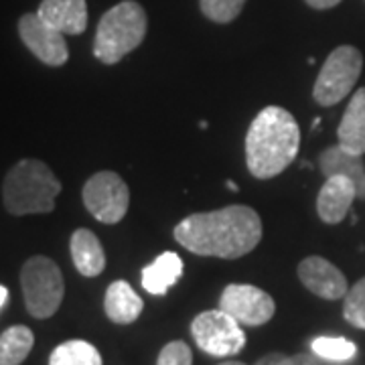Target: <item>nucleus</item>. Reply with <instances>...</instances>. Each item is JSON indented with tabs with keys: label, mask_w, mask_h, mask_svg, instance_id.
<instances>
[{
	"label": "nucleus",
	"mask_w": 365,
	"mask_h": 365,
	"mask_svg": "<svg viewBox=\"0 0 365 365\" xmlns=\"http://www.w3.org/2000/svg\"><path fill=\"white\" fill-rule=\"evenodd\" d=\"M37 14L63 35H81L88 29L86 0H43Z\"/></svg>",
	"instance_id": "ddd939ff"
},
{
	"label": "nucleus",
	"mask_w": 365,
	"mask_h": 365,
	"mask_svg": "<svg viewBox=\"0 0 365 365\" xmlns=\"http://www.w3.org/2000/svg\"><path fill=\"white\" fill-rule=\"evenodd\" d=\"M339 144L353 155H365V88L353 93L337 128Z\"/></svg>",
	"instance_id": "dca6fc26"
},
{
	"label": "nucleus",
	"mask_w": 365,
	"mask_h": 365,
	"mask_svg": "<svg viewBox=\"0 0 365 365\" xmlns=\"http://www.w3.org/2000/svg\"><path fill=\"white\" fill-rule=\"evenodd\" d=\"M357 199V189L347 177L331 175L325 177L317 197V213L325 223H339L347 217L353 201Z\"/></svg>",
	"instance_id": "f8f14e48"
},
{
	"label": "nucleus",
	"mask_w": 365,
	"mask_h": 365,
	"mask_svg": "<svg viewBox=\"0 0 365 365\" xmlns=\"http://www.w3.org/2000/svg\"><path fill=\"white\" fill-rule=\"evenodd\" d=\"M343 317L353 327L365 329V278H361L359 282H355L347 290L345 304H343Z\"/></svg>",
	"instance_id": "5701e85b"
},
{
	"label": "nucleus",
	"mask_w": 365,
	"mask_h": 365,
	"mask_svg": "<svg viewBox=\"0 0 365 365\" xmlns=\"http://www.w3.org/2000/svg\"><path fill=\"white\" fill-rule=\"evenodd\" d=\"M35 345L33 331L25 325L9 327L0 335V365H21Z\"/></svg>",
	"instance_id": "6ab92c4d"
},
{
	"label": "nucleus",
	"mask_w": 365,
	"mask_h": 365,
	"mask_svg": "<svg viewBox=\"0 0 365 365\" xmlns=\"http://www.w3.org/2000/svg\"><path fill=\"white\" fill-rule=\"evenodd\" d=\"M227 189H232V191H237V185L234 181H227Z\"/></svg>",
	"instance_id": "c85d7f7f"
},
{
	"label": "nucleus",
	"mask_w": 365,
	"mask_h": 365,
	"mask_svg": "<svg viewBox=\"0 0 365 365\" xmlns=\"http://www.w3.org/2000/svg\"><path fill=\"white\" fill-rule=\"evenodd\" d=\"M220 309L232 314L240 325H266L274 317V299L258 287L252 284H230L222 292Z\"/></svg>",
	"instance_id": "9d476101"
},
{
	"label": "nucleus",
	"mask_w": 365,
	"mask_h": 365,
	"mask_svg": "<svg viewBox=\"0 0 365 365\" xmlns=\"http://www.w3.org/2000/svg\"><path fill=\"white\" fill-rule=\"evenodd\" d=\"M191 333L197 347L213 357H232L246 347V333L242 325L222 309L195 317Z\"/></svg>",
	"instance_id": "6e6552de"
},
{
	"label": "nucleus",
	"mask_w": 365,
	"mask_h": 365,
	"mask_svg": "<svg viewBox=\"0 0 365 365\" xmlns=\"http://www.w3.org/2000/svg\"><path fill=\"white\" fill-rule=\"evenodd\" d=\"M19 35L25 47L45 66L61 67L69 59L66 35L47 25L37 13H26L19 19Z\"/></svg>",
	"instance_id": "1a4fd4ad"
},
{
	"label": "nucleus",
	"mask_w": 365,
	"mask_h": 365,
	"mask_svg": "<svg viewBox=\"0 0 365 365\" xmlns=\"http://www.w3.org/2000/svg\"><path fill=\"white\" fill-rule=\"evenodd\" d=\"M61 193V181L43 160L23 158L6 173L2 182V201L11 215L51 213Z\"/></svg>",
	"instance_id": "7ed1b4c3"
},
{
	"label": "nucleus",
	"mask_w": 365,
	"mask_h": 365,
	"mask_svg": "<svg viewBox=\"0 0 365 365\" xmlns=\"http://www.w3.org/2000/svg\"><path fill=\"white\" fill-rule=\"evenodd\" d=\"M143 299L134 292L126 280H116L106 290L104 311L108 319L118 325H130L143 313Z\"/></svg>",
	"instance_id": "f3484780"
},
{
	"label": "nucleus",
	"mask_w": 365,
	"mask_h": 365,
	"mask_svg": "<svg viewBox=\"0 0 365 365\" xmlns=\"http://www.w3.org/2000/svg\"><path fill=\"white\" fill-rule=\"evenodd\" d=\"M282 357H284L282 353H268V355H264L256 365H278L282 361Z\"/></svg>",
	"instance_id": "bb28decb"
},
{
	"label": "nucleus",
	"mask_w": 365,
	"mask_h": 365,
	"mask_svg": "<svg viewBox=\"0 0 365 365\" xmlns=\"http://www.w3.org/2000/svg\"><path fill=\"white\" fill-rule=\"evenodd\" d=\"M71 258L78 268V272L86 278H96L104 272L106 268V254L102 248V242L91 230L79 227L71 235L69 242Z\"/></svg>",
	"instance_id": "2eb2a0df"
},
{
	"label": "nucleus",
	"mask_w": 365,
	"mask_h": 365,
	"mask_svg": "<svg viewBox=\"0 0 365 365\" xmlns=\"http://www.w3.org/2000/svg\"><path fill=\"white\" fill-rule=\"evenodd\" d=\"M300 128L294 116L268 106L252 120L246 134V163L256 179H272L294 163L299 155Z\"/></svg>",
	"instance_id": "f03ea898"
},
{
	"label": "nucleus",
	"mask_w": 365,
	"mask_h": 365,
	"mask_svg": "<svg viewBox=\"0 0 365 365\" xmlns=\"http://www.w3.org/2000/svg\"><path fill=\"white\" fill-rule=\"evenodd\" d=\"M319 167L325 177H347L357 189V199H365V163L361 155H353L341 144L329 146L319 157Z\"/></svg>",
	"instance_id": "4468645a"
},
{
	"label": "nucleus",
	"mask_w": 365,
	"mask_h": 365,
	"mask_svg": "<svg viewBox=\"0 0 365 365\" xmlns=\"http://www.w3.org/2000/svg\"><path fill=\"white\" fill-rule=\"evenodd\" d=\"M157 365H193V353L187 343L182 341H170L158 353Z\"/></svg>",
	"instance_id": "b1692460"
},
{
	"label": "nucleus",
	"mask_w": 365,
	"mask_h": 365,
	"mask_svg": "<svg viewBox=\"0 0 365 365\" xmlns=\"http://www.w3.org/2000/svg\"><path fill=\"white\" fill-rule=\"evenodd\" d=\"M220 365H246V364H242V361H223V364Z\"/></svg>",
	"instance_id": "c756f323"
},
{
	"label": "nucleus",
	"mask_w": 365,
	"mask_h": 365,
	"mask_svg": "<svg viewBox=\"0 0 365 365\" xmlns=\"http://www.w3.org/2000/svg\"><path fill=\"white\" fill-rule=\"evenodd\" d=\"M311 9H317V11H327V9H333L337 6L341 0H304Z\"/></svg>",
	"instance_id": "a878e982"
},
{
	"label": "nucleus",
	"mask_w": 365,
	"mask_h": 365,
	"mask_svg": "<svg viewBox=\"0 0 365 365\" xmlns=\"http://www.w3.org/2000/svg\"><path fill=\"white\" fill-rule=\"evenodd\" d=\"M21 287L26 311L35 319H49L61 307L66 294L63 274L47 256H33L23 264Z\"/></svg>",
	"instance_id": "39448f33"
},
{
	"label": "nucleus",
	"mask_w": 365,
	"mask_h": 365,
	"mask_svg": "<svg viewBox=\"0 0 365 365\" xmlns=\"http://www.w3.org/2000/svg\"><path fill=\"white\" fill-rule=\"evenodd\" d=\"M364 69V57L351 45H341L327 57L313 88L317 104L335 106L355 88Z\"/></svg>",
	"instance_id": "423d86ee"
},
{
	"label": "nucleus",
	"mask_w": 365,
	"mask_h": 365,
	"mask_svg": "<svg viewBox=\"0 0 365 365\" xmlns=\"http://www.w3.org/2000/svg\"><path fill=\"white\" fill-rule=\"evenodd\" d=\"M246 0H199L201 13L213 23H232L244 11Z\"/></svg>",
	"instance_id": "4be33fe9"
},
{
	"label": "nucleus",
	"mask_w": 365,
	"mask_h": 365,
	"mask_svg": "<svg viewBox=\"0 0 365 365\" xmlns=\"http://www.w3.org/2000/svg\"><path fill=\"white\" fill-rule=\"evenodd\" d=\"M311 349L327 361H349L357 353L355 343L345 337H317L311 343Z\"/></svg>",
	"instance_id": "412c9836"
},
{
	"label": "nucleus",
	"mask_w": 365,
	"mask_h": 365,
	"mask_svg": "<svg viewBox=\"0 0 365 365\" xmlns=\"http://www.w3.org/2000/svg\"><path fill=\"white\" fill-rule=\"evenodd\" d=\"M49 365H102V355L88 341L71 339L53 349Z\"/></svg>",
	"instance_id": "aec40b11"
},
{
	"label": "nucleus",
	"mask_w": 365,
	"mask_h": 365,
	"mask_svg": "<svg viewBox=\"0 0 365 365\" xmlns=\"http://www.w3.org/2000/svg\"><path fill=\"white\" fill-rule=\"evenodd\" d=\"M299 278L313 294L327 300L343 299L349 290L343 272L321 256H311L300 262Z\"/></svg>",
	"instance_id": "9b49d317"
},
{
	"label": "nucleus",
	"mask_w": 365,
	"mask_h": 365,
	"mask_svg": "<svg viewBox=\"0 0 365 365\" xmlns=\"http://www.w3.org/2000/svg\"><path fill=\"white\" fill-rule=\"evenodd\" d=\"M278 365H319V361L311 355H307V353H299V355H290V357L284 355Z\"/></svg>",
	"instance_id": "393cba45"
},
{
	"label": "nucleus",
	"mask_w": 365,
	"mask_h": 365,
	"mask_svg": "<svg viewBox=\"0 0 365 365\" xmlns=\"http://www.w3.org/2000/svg\"><path fill=\"white\" fill-rule=\"evenodd\" d=\"M182 276V260L175 252L160 254L153 264L143 268V288L148 294L163 297L169 292L170 287L177 284Z\"/></svg>",
	"instance_id": "a211bd4d"
},
{
	"label": "nucleus",
	"mask_w": 365,
	"mask_h": 365,
	"mask_svg": "<svg viewBox=\"0 0 365 365\" xmlns=\"http://www.w3.org/2000/svg\"><path fill=\"white\" fill-rule=\"evenodd\" d=\"M148 19L136 0H124L100 19L93 55L106 66H114L132 53L146 37Z\"/></svg>",
	"instance_id": "20e7f679"
},
{
	"label": "nucleus",
	"mask_w": 365,
	"mask_h": 365,
	"mask_svg": "<svg viewBox=\"0 0 365 365\" xmlns=\"http://www.w3.org/2000/svg\"><path fill=\"white\" fill-rule=\"evenodd\" d=\"M6 300H9V290H6V287L0 284V309L6 304Z\"/></svg>",
	"instance_id": "cd10ccee"
},
{
	"label": "nucleus",
	"mask_w": 365,
	"mask_h": 365,
	"mask_svg": "<svg viewBox=\"0 0 365 365\" xmlns=\"http://www.w3.org/2000/svg\"><path fill=\"white\" fill-rule=\"evenodd\" d=\"M83 205L98 222L118 223L124 220L130 205V191L124 179L112 170H100L91 175L81 191Z\"/></svg>",
	"instance_id": "0eeeda50"
},
{
	"label": "nucleus",
	"mask_w": 365,
	"mask_h": 365,
	"mask_svg": "<svg viewBox=\"0 0 365 365\" xmlns=\"http://www.w3.org/2000/svg\"><path fill=\"white\" fill-rule=\"evenodd\" d=\"M175 240L197 256L235 260L260 244L262 220L248 205L191 213L177 223Z\"/></svg>",
	"instance_id": "f257e3e1"
}]
</instances>
